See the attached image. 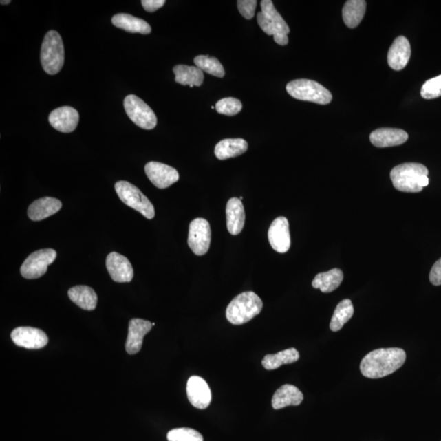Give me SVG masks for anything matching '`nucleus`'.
<instances>
[{
	"instance_id": "obj_1",
	"label": "nucleus",
	"mask_w": 441,
	"mask_h": 441,
	"mask_svg": "<svg viewBox=\"0 0 441 441\" xmlns=\"http://www.w3.org/2000/svg\"><path fill=\"white\" fill-rule=\"evenodd\" d=\"M406 353L400 348H381L371 352L361 361L362 374L368 378H381L390 375L405 364Z\"/></svg>"
},
{
	"instance_id": "obj_2",
	"label": "nucleus",
	"mask_w": 441,
	"mask_h": 441,
	"mask_svg": "<svg viewBox=\"0 0 441 441\" xmlns=\"http://www.w3.org/2000/svg\"><path fill=\"white\" fill-rule=\"evenodd\" d=\"M429 169L418 163H405L396 166L390 177L396 190L408 193H418L429 186Z\"/></svg>"
},
{
	"instance_id": "obj_3",
	"label": "nucleus",
	"mask_w": 441,
	"mask_h": 441,
	"mask_svg": "<svg viewBox=\"0 0 441 441\" xmlns=\"http://www.w3.org/2000/svg\"><path fill=\"white\" fill-rule=\"evenodd\" d=\"M263 303L255 292L248 291L235 297L226 308L227 321L234 325H241L259 315Z\"/></svg>"
},
{
	"instance_id": "obj_4",
	"label": "nucleus",
	"mask_w": 441,
	"mask_h": 441,
	"mask_svg": "<svg viewBox=\"0 0 441 441\" xmlns=\"http://www.w3.org/2000/svg\"><path fill=\"white\" fill-rule=\"evenodd\" d=\"M261 8V11L257 13V20L261 30L268 36H272L277 45H287L289 43L288 34L290 32V29L275 8L273 2L263 0Z\"/></svg>"
},
{
	"instance_id": "obj_5",
	"label": "nucleus",
	"mask_w": 441,
	"mask_h": 441,
	"mask_svg": "<svg viewBox=\"0 0 441 441\" xmlns=\"http://www.w3.org/2000/svg\"><path fill=\"white\" fill-rule=\"evenodd\" d=\"M41 59L43 69L49 75L54 76L63 69L65 61L64 45L62 37L55 30H50L43 39Z\"/></svg>"
},
{
	"instance_id": "obj_6",
	"label": "nucleus",
	"mask_w": 441,
	"mask_h": 441,
	"mask_svg": "<svg viewBox=\"0 0 441 441\" xmlns=\"http://www.w3.org/2000/svg\"><path fill=\"white\" fill-rule=\"evenodd\" d=\"M286 90L291 97L301 101L327 105L333 99L330 91L318 82L300 78L292 80L286 86Z\"/></svg>"
},
{
	"instance_id": "obj_7",
	"label": "nucleus",
	"mask_w": 441,
	"mask_h": 441,
	"mask_svg": "<svg viewBox=\"0 0 441 441\" xmlns=\"http://www.w3.org/2000/svg\"><path fill=\"white\" fill-rule=\"evenodd\" d=\"M115 189L122 202L142 213L147 219L155 217L154 205L136 186L128 182L120 181L116 183Z\"/></svg>"
},
{
	"instance_id": "obj_8",
	"label": "nucleus",
	"mask_w": 441,
	"mask_h": 441,
	"mask_svg": "<svg viewBox=\"0 0 441 441\" xmlns=\"http://www.w3.org/2000/svg\"><path fill=\"white\" fill-rule=\"evenodd\" d=\"M125 110L129 119L139 128L151 130L157 125V117L152 109L137 96H127L124 101Z\"/></svg>"
},
{
	"instance_id": "obj_9",
	"label": "nucleus",
	"mask_w": 441,
	"mask_h": 441,
	"mask_svg": "<svg viewBox=\"0 0 441 441\" xmlns=\"http://www.w3.org/2000/svg\"><path fill=\"white\" fill-rule=\"evenodd\" d=\"M56 252L52 248L34 252L21 265V276L28 279L43 277L47 272L49 266L56 260Z\"/></svg>"
},
{
	"instance_id": "obj_10",
	"label": "nucleus",
	"mask_w": 441,
	"mask_h": 441,
	"mask_svg": "<svg viewBox=\"0 0 441 441\" xmlns=\"http://www.w3.org/2000/svg\"><path fill=\"white\" fill-rule=\"evenodd\" d=\"M211 244V228L207 220L195 218L190 224L189 244L195 255L202 256L209 250Z\"/></svg>"
},
{
	"instance_id": "obj_11",
	"label": "nucleus",
	"mask_w": 441,
	"mask_h": 441,
	"mask_svg": "<svg viewBox=\"0 0 441 441\" xmlns=\"http://www.w3.org/2000/svg\"><path fill=\"white\" fill-rule=\"evenodd\" d=\"M148 178L157 189H165L179 180V173L171 166L160 162H149L145 166Z\"/></svg>"
},
{
	"instance_id": "obj_12",
	"label": "nucleus",
	"mask_w": 441,
	"mask_h": 441,
	"mask_svg": "<svg viewBox=\"0 0 441 441\" xmlns=\"http://www.w3.org/2000/svg\"><path fill=\"white\" fill-rule=\"evenodd\" d=\"M12 342L26 349H41L49 343V338L41 330L32 327H19L12 332Z\"/></svg>"
},
{
	"instance_id": "obj_13",
	"label": "nucleus",
	"mask_w": 441,
	"mask_h": 441,
	"mask_svg": "<svg viewBox=\"0 0 441 441\" xmlns=\"http://www.w3.org/2000/svg\"><path fill=\"white\" fill-rule=\"evenodd\" d=\"M270 246L275 251L285 253L291 246L289 221L285 217H279L270 225L268 230Z\"/></svg>"
},
{
	"instance_id": "obj_14",
	"label": "nucleus",
	"mask_w": 441,
	"mask_h": 441,
	"mask_svg": "<svg viewBox=\"0 0 441 441\" xmlns=\"http://www.w3.org/2000/svg\"><path fill=\"white\" fill-rule=\"evenodd\" d=\"M187 397L194 407L204 409L212 400V393L208 383L202 378L192 376L186 384Z\"/></svg>"
},
{
	"instance_id": "obj_15",
	"label": "nucleus",
	"mask_w": 441,
	"mask_h": 441,
	"mask_svg": "<svg viewBox=\"0 0 441 441\" xmlns=\"http://www.w3.org/2000/svg\"><path fill=\"white\" fill-rule=\"evenodd\" d=\"M107 268L114 281L127 283L133 278L132 264L126 257L116 252H111L107 257Z\"/></svg>"
},
{
	"instance_id": "obj_16",
	"label": "nucleus",
	"mask_w": 441,
	"mask_h": 441,
	"mask_svg": "<svg viewBox=\"0 0 441 441\" xmlns=\"http://www.w3.org/2000/svg\"><path fill=\"white\" fill-rule=\"evenodd\" d=\"M152 323L142 319H133L129 321V334L125 348L129 355H135L141 351L143 338L152 329Z\"/></svg>"
},
{
	"instance_id": "obj_17",
	"label": "nucleus",
	"mask_w": 441,
	"mask_h": 441,
	"mask_svg": "<svg viewBox=\"0 0 441 441\" xmlns=\"http://www.w3.org/2000/svg\"><path fill=\"white\" fill-rule=\"evenodd\" d=\"M50 125L56 130L64 133L75 131L80 120V116L76 109L71 107H63L52 111L50 115Z\"/></svg>"
},
{
	"instance_id": "obj_18",
	"label": "nucleus",
	"mask_w": 441,
	"mask_h": 441,
	"mask_svg": "<svg viewBox=\"0 0 441 441\" xmlns=\"http://www.w3.org/2000/svg\"><path fill=\"white\" fill-rule=\"evenodd\" d=\"M410 56H411V47L408 39L405 36L397 37L388 52V65L395 71H401L407 65Z\"/></svg>"
},
{
	"instance_id": "obj_19",
	"label": "nucleus",
	"mask_w": 441,
	"mask_h": 441,
	"mask_svg": "<svg viewBox=\"0 0 441 441\" xmlns=\"http://www.w3.org/2000/svg\"><path fill=\"white\" fill-rule=\"evenodd\" d=\"M369 138L374 147L385 148L402 145L407 141L409 135L402 129L383 128L374 130Z\"/></svg>"
},
{
	"instance_id": "obj_20",
	"label": "nucleus",
	"mask_w": 441,
	"mask_h": 441,
	"mask_svg": "<svg viewBox=\"0 0 441 441\" xmlns=\"http://www.w3.org/2000/svg\"><path fill=\"white\" fill-rule=\"evenodd\" d=\"M227 230L233 235L241 233L246 222V212L241 200L231 198L226 204V208Z\"/></svg>"
},
{
	"instance_id": "obj_21",
	"label": "nucleus",
	"mask_w": 441,
	"mask_h": 441,
	"mask_svg": "<svg viewBox=\"0 0 441 441\" xmlns=\"http://www.w3.org/2000/svg\"><path fill=\"white\" fill-rule=\"evenodd\" d=\"M63 207L59 200L52 197L39 199L30 205L28 217L32 221H41L58 213Z\"/></svg>"
},
{
	"instance_id": "obj_22",
	"label": "nucleus",
	"mask_w": 441,
	"mask_h": 441,
	"mask_svg": "<svg viewBox=\"0 0 441 441\" xmlns=\"http://www.w3.org/2000/svg\"><path fill=\"white\" fill-rule=\"evenodd\" d=\"M303 400V394L298 387L286 384L275 392L272 404L275 409H281L288 406H298Z\"/></svg>"
},
{
	"instance_id": "obj_23",
	"label": "nucleus",
	"mask_w": 441,
	"mask_h": 441,
	"mask_svg": "<svg viewBox=\"0 0 441 441\" xmlns=\"http://www.w3.org/2000/svg\"><path fill=\"white\" fill-rule=\"evenodd\" d=\"M248 143L242 138H228L222 140L215 147V155L218 160H225L235 158L246 153Z\"/></svg>"
},
{
	"instance_id": "obj_24",
	"label": "nucleus",
	"mask_w": 441,
	"mask_h": 441,
	"mask_svg": "<svg viewBox=\"0 0 441 441\" xmlns=\"http://www.w3.org/2000/svg\"><path fill=\"white\" fill-rule=\"evenodd\" d=\"M111 21L116 28L124 30L129 33L148 34L151 32V25L146 21L126 13H120L114 16Z\"/></svg>"
},
{
	"instance_id": "obj_25",
	"label": "nucleus",
	"mask_w": 441,
	"mask_h": 441,
	"mask_svg": "<svg viewBox=\"0 0 441 441\" xmlns=\"http://www.w3.org/2000/svg\"><path fill=\"white\" fill-rule=\"evenodd\" d=\"M69 298L78 307L86 310V311H94L97 307L98 295L92 288L85 286H78L72 287L68 291Z\"/></svg>"
},
{
	"instance_id": "obj_26",
	"label": "nucleus",
	"mask_w": 441,
	"mask_h": 441,
	"mask_svg": "<svg viewBox=\"0 0 441 441\" xmlns=\"http://www.w3.org/2000/svg\"><path fill=\"white\" fill-rule=\"evenodd\" d=\"M175 74V81L182 85L202 86L204 82V73L197 67H190L186 65H178L173 67Z\"/></svg>"
},
{
	"instance_id": "obj_27",
	"label": "nucleus",
	"mask_w": 441,
	"mask_h": 441,
	"mask_svg": "<svg viewBox=\"0 0 441 441\" xmlns=\"http://www.w3.org/2000/svg\"><path fill=\"white\" fill-rule=\"evenodd\" d=\"M343 281V270L334 268L329 270V272L316 275L315 279H313L312 286L315 289H320L325 294H328V292L337 290Z\"/></svg>"
},
{
	"instance_id": "obj_28",
	"label": "nucleus",
	"mask_w": 441,
	"mask_h": 441,
	"mask_svg": "<svg viewBox=\"0 0 441 441\" xmlns=\"http://www.w3.org/2000/svg\"><path fill=\"white\" fill-rule=\"evenodd\" d=\"M365 0H348L343 8L344 23L349 28H356L361 23L365 14Z\"/></svg>"
},
{
	"instance_id": "obj_29",
	"label": "nucleus",
	"mask_w": 441,
	"mask_h": 441,
	"mask_svg": "<svg viewBox=\"0 0 441 441\" xmlns=\"http://www.w3.org/2000/svg\"><path fill=\"white\" fill-rule=\"evenodd\" d=\"M299 352L295 348H290L275 355H266L261 361V365L266 369L274 370L283 365L294 363L299 360Z\"/></svg>"
},
{
	"instance_id": "obj_30",
	"label": "nucleus",
	"mask_w": 441,
	"mask_h": 441,
	"mask_svg": "<svg viewBox=\"0 0 441 441\" xmlns=\"http://www.w3.org/2000/svg\"><path fill=\"white\" fill-rule=\"evenodd\" d=\"M354 314V307L350 299H344L336 308L331 319L330 330L338 332L343 329L346 323L351 320Z\"/></svg>"
},
{
	"instance_id": "obj_31",
	"label": "nucleus",
	"mask_w": 441,
	"mask_h": 441,
	"mask_svg": "<svg viewBox=\"0 0 441 441\" xmlns=\"http://www.w3.org/2000/svg\"><path fill=\"white\" fill-rule=\"evenodd\" d=\"M194 63L198 68L205 72L209 75L222 78L225 76V69L224 65L216 58L211 56L200 55L196 56Z\"/></svg>"
},
{
	"instance_id": "obj_32",
	"label": "nucleus",
	"mask_w": 441,
	"mask_h": 441,
	"mask_svg": "<svg viewBox=\"0 0 441 441\" xmlns=\"http://www.w3.org/2000/svg\"><path fill=\"white\" fill-rule=\"evenodd\" d=\"M167 439L169 441H204L203 435L200 432L189 427L170 431Z\"/></svg>"
},
{
	"instance_id": "obj_33",
	"label": "nucleus",
	"mask_w": 441,
	"mask_h": 441,
	"mask_svg": "<svg viewBox=\"0 0 441 441\" xmlns=\"http://www.w3.org/2000/svg\"><path fill=\"white\" fill-rule=\"evenodd\" d=\"M215 109L222 115L233 116L242 110V103L235 98H225L216 103Z\"/></svg>"
},
{
	"instance_id": "obj_34",
	"label": "nucleus",
	"mask_w": 441,
	"mask_h": 441,
	"mask_svg": "<svg viewBox=\"0 0 441 441\" xmlns=\"http://www.w3.org/2000/svg\"><path fill=\"white\" fill-rule=\"evenodd\" d=\"M421 96L425 99H434L441 96V75L431 78L422 85Z\"/></svg>"
},
{
	"instance_id": "obj_35",
	"label": "nucleus",
	"mask_w": 441,
	"mask_h": 441,
	"mask_svg": "<svg viewBox=\"0 0 441 441\" xmlns=\"http://www.w3.org/2000/svg\"><path fill=\"white\" fill-rule=\"evenodd\" d=\"M257 2L256 0H239L238 10L244 19H252L255 17Z\"/></svg>"
},
{
	"instance_id": "obj_36",
	"label": "nucleus",
	"mask_w": 441,
	"mask_h": 441,
	"mask_svg": "<svg viewBox=\"0 0 441 441\" xmlns=\"http://www.w3.org/2000/svg\"><path fill=\"white\" fill-rule=\"evenodd\" d=\"M429 279L432 285L435 286H441V259L432 266Z\"/></svg>"
},
{
	"instance_id": "obj_37",
	"label": "nucleus",
	"mask_w": 441,
	"mask_h": 441,
	"mask_svg": "<svg viewBox=\"0 0 441 441\" xmlns=\"http://www.w3.org/2000/svg\"><path fill=\"white\" fill-rule=\"evenodd\" d=\"M165 0H142V6L148 12H154L164 6Z\"/></svg>"
},
{
	"instance_id": "obj_38",
	"label": "nucleus",
	"mask_w": 441,
	"mask_h": 441,
	"mask_svg": "<svg viewBox=\"0 0 441 441\" xmlns=\"http://www.w3.org/2000/svg\"><path fill=\"white\" fill-rule=\"evenodd\" d=\"M0 3H1V4H3H3H4V6H6V4L10 3L11 1H10V0H4V1H3V0H2V1L0 2Z\"/></svg>"
},
{
	"instance_id": "obj_39",
	"label": "nucleus",
	"mask_w": 441,
	"mask_h": 441,
	"mask_svg": "<svg viewBox=\"0 0 441 441\" xmlns=\"http://www.w3.org/2000/svg\"><path fill=\"white\" fill-rule=\"evenodd\" d=\"M211 109H213H213H215V107L213 106V107H211Z\"/></svg>"
}]
</instances>
